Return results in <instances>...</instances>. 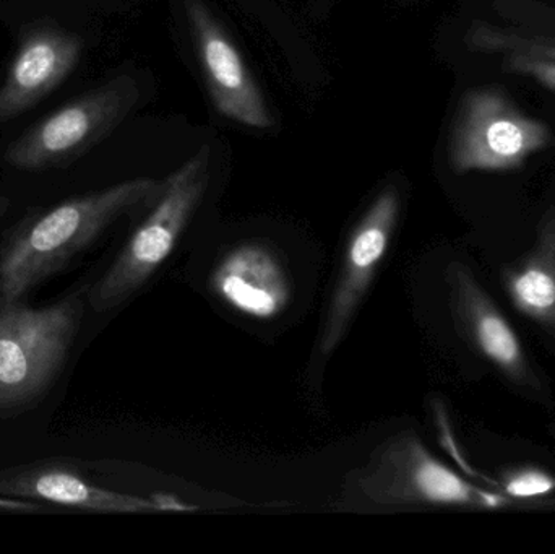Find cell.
I'll return each mask as SVG.
<instances>
[{
	"instance_id": "obj_7",
	"label": "cell",
	"mask_w": 555,
	"mask_h": 554,
	"mask_svg": "<svg viewBox=\"0 0 555 554\" xmlns=\"http://www.w3.org/2000/svg\"><path fill=\"white\" fill-rule=\"evenodd\" d=\"M543 124L524 116L495 91L469 94L453 129L450 156L456 171L517 168L546 146Z\"/></svg>"
},
{
	"instance_id": "obj_14",
	"label": "cell",
	"mask_w": 555,
	"mask_h": 554,
	"mask_svg": "<svg viewBox=\"0 0 555 554\" xmlns=\"http://www.w3.org/2000/svg\"><path fill=\"white\" fill-rule=\"evenodd\" d=\"M469 44L492 51H507L511 54L534 55V57L554 59L555 39L524 38V36L511 35V33L498 31V29L478 26L469 33Z\"/></svg>"
},
{
	"instance_id": "obj_1",
	"label": "cell",
	"mask_w": 555,
	"mask_h": 554,
	"mask_svg": "<svg viewBox=\"0 0 555 554\" xmlns=\"http://www.w3.org/2000/svg\"><path fill=\"white\" fill-rule=\"evenodd\" d=\"M165 181L130 179L104 191L68 198L28 221L0 257V295L18 301L98 240L117 218L155 204Z\"/></svg>"
},
{
	"instance_id": "obj_16",
	"label": "cell",
	"mask_w": 555,
	"mask_h": 554,
	"mask_svg": "<svg viewBox=\"0 0 555 554\" xmlns=\"http://www.w3.org/2000/svg\"><path fill=\"white\" fill-rule=\"evenodd\" d=\"M553 478L538 472H525L505 485V493L514 498H537L554 490Z\"/></svg>"
},
{
	"instance_id": "obj_15",
	"label": "cell",
	"mask_w": 555,
	"mask_h": 554,
	"mask_svg": "<svg viewBox=\"0 0 555 554\" xmlns=\"http://www.w3.org/2000/svg\"><path fill=\"white\" fill-rule=\"evenodd\" d=\"M507 68L531 75L541 83L555 90V61L554 59L534 57V55L511 54Z\"/></svg>"
},
{
	"instance_id": "obj_12",
	"label": "cell",
	"mask_w": 555,
	"mask_h": 554,
	"mask_svg": "<svg viewBox=\"0 0 555 554\" xmlns=\"http://www.w3.org/2000/svg\"><path fill=\"white\" fill-rule=\"evenodd\" d=\"M456 282V311L459 318L466 324V331L479 350L508 371H517L521 366V348L517 335L511 325L494 311L486 308L481 296L476 295L462 276Z\"/></svg>"
},
{
	"instance_id": "obj_2",
	"label": "cell",
	"mask_w": 555,
	"mask_h": 554,
	"mask_svg": "<svg viewBox=\"0 0 555 554\" xmlns=\"http://www.w3.org/2000/svg\"><path fill=\"white\" fill-rule=\"evenodd\" d=\"M208 182L210 149L204 146L166 179L149 217L94 286V311H113L165 266L204 201Z\"/></svg>"
},
{
	"instance_id": "obj_18",
	"label": "cell",
	"mask_w": 555,
	"mask_h": 554,
	"mask_svg": "<svg viewBox=\"0 0 555 554\" xmlns=\"http://www.w3.org/2000/svg\"><path fill=\"white\" fill-rule=\"evenodd\" d=\"M158 511H195L197 507L189 506V504L182 503V501L176 500L175 497H166V494H159V497L153 498Z\"/></svg>"
},
{
	"instance_id": "obj_17",
	"label": "cell",
	"mask_w": 555,
	"mask_h": 554,
	"mask_svg": "<svg viewBox=\"0 0 555 554\" xmlns=\"http://www.w3.org/2000/svg\"><path fill=\"white\" fill-rule=\"evenodd\" d=\"M41 510L38 504L28 500H18V498L0 497V511H20V513H36Z\"/></svg>"
},
{
	"instance_id": "obj_4",
	"label": "cell",
	"mask_w": 555,
	"mask_h": 554,
	"mask_svg": "<svg viewBox=\"0 0 555 554\" xmlns=\"http://www.w3.org/2000/svg\"><path fill=\"white\" fill-rule=\"evenodd\" d=\"M135 85L119 77L75 98L13 140L7 165L23 171L64 168L90 152L129 113Z\"/></svg>"
},
{
	"instance_id": "obj_6",
	"label": "cell",
	"mask_w": 555,
	"mask_h": 554,
	"mask_svg": "<svg viewBox=\"0 0 555 554\" xmlns=\"http://www.w3.org/2000/svg\"><path fill=\"white\" fill-rule=\"evenodd\" d=\"M400 217V195L387 188L372 202L349 234L320 331L319 351L332 357L345 340L388 249Z\"/></svg>"
},
{
	"instance_id": "obj_5",
	"label": "cell",
	"mask_w": 555,
	"mask_h": 554,
	"mask_svg": "<svg viewBox=\"0 0 555 554\" xmlns=\"http://www.w3.org/2000/svg\"><path fill=\"white\" fill-rule=\"evenodd\" d=\"M359 493L378 506H462L504 500L481 493L429 454L414 433L380 442L358 472Z\"/></svg>"
},
{
	"instance_id": "obj_11",
	"label": "cell",
	"mask_w": 555,
	"mask_h": 554,
	"mask_svg": "<svg viewBox=\"0 0 555 554\" xmlns=\"http://www.w3.org/2000/svg\"><path fill=\"white\" fill-rule=\"evenodd\" d=\"M0 497L44 501L94 513H155V501L94 487L67 468L48 467L0 474Z\"/></svg>"
},
{
	"instance_id": "obj_8",
	"label": "cell",
	"mask_w": 555,
	"mask_h": 554,
	"mask_svg": "<svg viewBox=\"0 0 555 554\" xmlns=\"http://www.w3.org/2000/svg\"><path fill=\"white\" fill-rule=\"evenodd\" d=\"M189 26L208 91L228 119L253 129L273 126L269 104L233 39L202 0H184Z\"/></svg>"
},
{
	"instance_id": "obj_10",
	"label": "cell",
	"mask_w": 555,
	"mask_h": 554,
	"mask_svg": "<svg viewBox=\"0 0 555 554\" xmlns=\"http://www.w3.org/2000/svg\"><path fill=\"white\" fill-rule=\"evenodd\" d=\"M210 288L228 308L256 321L283 315L294 293L283 259L257 241L240 244L218 260Z\"/></svg>"
},
{
	"instance_id": "obj_3",
	"label": "cell",
	"mask_w": 555,
	"mask_h": 554,
	"mask_svg": "<svg viewBox=\"0 0 555 554\" xmlns=\"http://www.w3.org/2000/svg\"><path fill=\"white\" fill-rule=\"evenodd\" d=\"M83 315L80 296L44 308L0 306V407L41 396L67 360Z\"/></svg>"
},
{
	"instance_id": "obj_13",
	"label": "cell",
	"mask_w": 555,
	"mask_h": 554,
	"mask_svg": "<svg viewBox=\"0 0 555 554\" xmlns=\"http://www.w3.org/2000/svg\"><path fill=\"white\" fill-rule=\"evenodd\" d=\"M512 296L524 311L544 318L555 311V276L543 267H528L514 276Z\"/></svg>"
},
{
	"instance_id": "obj_9",
	"label": "cell",
	"mask_w": 555,
	"mask_h": 554,
	"mask_svg": "<svg viewBox=\"0 0 555 554\" xmlns=\"http://www.w3.org/2000/svg\"><path fill=\"white\" fill-rule=\"evenodd\" d=\"M83 39L54 20L25 26L18 49L0 83V124L16 119L52 93L77 68Z\"/></svg>"
}]
</instances>
